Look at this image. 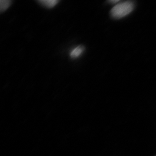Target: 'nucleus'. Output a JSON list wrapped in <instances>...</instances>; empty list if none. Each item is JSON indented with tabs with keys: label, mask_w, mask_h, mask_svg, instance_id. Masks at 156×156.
Returning <instances> with one entry per match:
<instances>
[{
	"label": "nucleus",
	"mask_w": 156,
	"mask_h": 156,
	"mask_svg": "<svg viewBox=\"0 0 156 156\" xmlns=\"http://www.w3.org/2000/svg\"><path fill=\"white\" fill-rule=\"evenodd\" d=\"M134 8L133 2H120L111 9L110 15L114 19H120L129 14Z\"/></svg>",
	"instance_id": "obj_1"
},
{
	"label": "nucleus",
	"mask_w": 156,
	"mask_h": 156,
	"mask_svg": "<svg viewBox=\"0 0 156 156\" xmlns=\"http://www.w3.org/2000/svg\"><path fill=\"white\" fill-rule=\"evenodd\" d=\"M84 51V48L83 46H79L74 48L70 54V56L72 59H76L81 56Z\"/></svg>",
	"instance_id": "obj_2"
},
{
	"label": "nucleus",
	"mask_w": 156,
	"mask_h": 156,
	"mask_svg": "<svg viewBox=\"0 0 156 156\" xmlns=\"http://www.w3.org/2000/svg\"><path fill=\"white\" fill-rule=\"evenodd\" d=\"M38 3L40 4L43 5L45 7L48 8H52L54 7L58 3H59V1L58 0H40L38 1Z\"/></svg>",
	"instance_id": "obj_3"
},
{
	"label": "nucleus",
	"mask_w": 156,
	"mask_h": 156,
	"mask_svg": "<svg viewBox=\"0 0 156 156\" xmlns=\"http://www.w3.org/2000/svg\"><path fill=\"white\" fill-rule=\"evenodd\" d=\"M11 1L9 0H1L0 1V11L1 13L6 11L10 7Z\"/></svg>",
	"instance_id": "obj_4"
},
{
	"label": "nucleus",
	"mask_w": 156,
	"mask_h": 156,
	"mask_svg": "<svg viewBox=\"0 0 156 156\" xmlns=\"http://www.w3.org/2000/svg\"><path fill=\"white\" fill-rule=\"evenodd\" d=\"M109 2L111 3V4L116 5L117 4H118V3L120 2V1H119V0H112V1H109Z\"/></svg>",
	"instance_id": "obj_5"
}]
</instances>
